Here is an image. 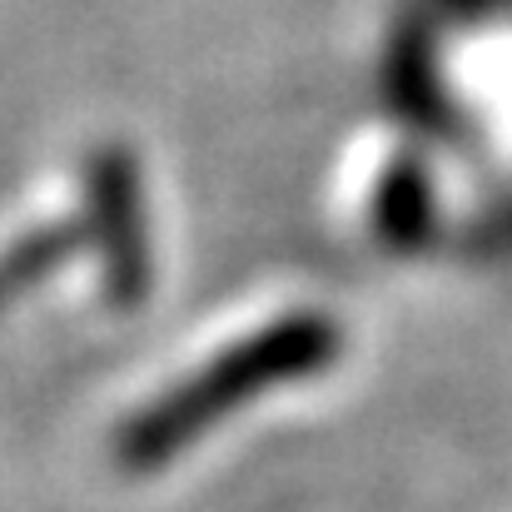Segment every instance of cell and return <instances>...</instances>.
I'll return each mask as SVG.
<instances>
[{
  "label": "cell",
  "mask_w": 512,
  "mask_h": 512,
  "mask_svg": "<svg viewBox=\"0 0 512 512\" xmlns=\"http://www.w3.org/2000/svg\"><path fill=\"white\" fill-rule=\"evenodd\" d=\"M339 348H343L339 329L324 314L279 319V324L259 329L254 339L219 353L214 363H204L194 378L174 383L170 393H160L150 408H140L120 428V448L115 453H120V463L130 473H155V468L174 463L189 443H199L214 423L239 413L249 398L324 373L339 358Z\"/></svg>",
  "instance_id": "cell-1"
},
{
  "label": "cell",
  "mask_w": 512,
  "mask_h": 512,
  "mask_svg": "<svg viewBox=\"0 0 512 512\" xmlns=\"http://www.w3.org/2000/svg\"><path fill=\"white\" fill-rule=\"evenodd\" d=\"M373 224L393 249H418L433 229V184L413 160H393L378 199H373Z\"/></svg>",
  "instance_id": "cell-2"
}]
</instances>
